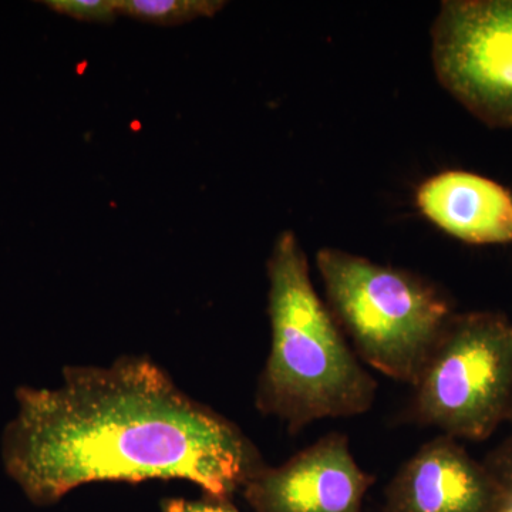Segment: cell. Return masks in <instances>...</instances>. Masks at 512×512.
Returning a JSON list of instances; mask_svg holds the SVG:
<instances>
[{"instance_id":"obj_13","label":"cell","mask_w":512,"mask_h":512,"mask_svg":"<svg viewBox=\"0 0 512 512\" xmlns=\"http://www.w3.org/2000/svg\"><path fill=\"white\" fill-rule=\"evenodd\" d=\"M498 512H512L511 508L510 507H505V510L503 511H498Z\"/></svg>"},{"instance_id":"obj_5","label":"cell","mask_w":512,"mask_h":512,"mask_svg":"<svg viewBox=\"0 0 512 512\" xmlns=\"http://www.w3.org/2000/svg\"><path fill=\"white\" fill-rule=\"evenodd\" d=\"M444 90L488 127L512 130V0H446L431 28Z\"/></svg>"},{"instance_id":"obj_15","label":"cell","mask_w":512,"mask_h":512,"mask_svg":"<svg viewBox=\"0 0 512 512\" xmlns=\"http://www.w3.org/2000/svg\"><path fill=\"white\" fill-rule=\"evenodd\" d=\"M508 420L512 421V409H511L510 419H508Z\"/></svg>"},{"instance_id":"obj_14","label":"cell","mask_w":512,"mask_h":512,"mask_svg":"<svg viewBox=\"0 0 512 512\" xmlns=\"http://www.w3.org/2000/svg\"><path fill=\"white\" fill-rule=\"evenodd\" d=\"M507 507H510V508H511V510H512V498H510V500H508V505H507Z\"/></svg>"},{"instance_id":"obj_4","label":"cell","mask_w":512,"mask_h":512,"mask_svg":"<svg viewBox=\"0 0 512 512\" xmlns=\"http://www.w3.org/2000/svg\"><path fill=\"white\" fill-rule=\"evenodd\" d=\"M414 414L451 439L490 437L512 409V325L500 313L453 315L414 384Z\"/></svg>"},{"instance_id":"obj_7","label":"cell","mask_w":512,"mask_h":512,"mask_svg":"<svg viewBox=\"0 0 512 512\" xmlns=\"http://www.w3.org/2000/svg\"><path fill=\"white\" fill-rule=\"evenodd\" d=\"M454 440L430 441L404 464L390 484V511L490 512L504 497L487 467Z\"/></svg>"},{"instance_id":"obj_9","label":"cell","mask_w":512,"mask_h":512,"mask_svg":"<svg viewBox=\"0 0 512 512\" xmlns=\"http://www.w3.org/2000/svg\"><path fill=\"white\" fill-rule=\"evenodd\" d=\"M225 5L224 0H116L119 16L158 26H177L195 19L212 18Z\"/></svg>"},{"instance_id":"obj_8","label":"cell","mask_w":512,"mask_h":512,"mask_svg":"<svg viewBox=\"0 0 512 512\" xmlns=\"http://www.w3.org/2000/svg\"><path fill=\"white\" fill-rule=\"evenodd\" d=\"M416 204L431 224L466 244L512 242V194L483 175L460 170L433 175L417 188Z\"/></svg>"},{"instance_id":"obj_1","label":"cell","mask_w":512,"mask_h":512,"mask_svg":"<svg viewBox=\"0 0 512 512\" xmlns=\"http://www.w3.org/2000/svg\"><path fill=\"white\" fill-rule=\"evenodd\" d=\"M6 471L37 504L99 481L184 480L227 501L266 466L237 424L147 357L74 366L56 389L20 387Z\"/></svg>"},{"instance_id":"obj_3","label":"cell","mask_w":512,"mask_h":512,"mask_svg":"<svg viewBox=\"0 0 512 512\" xmlns=\"http://www.w3.org/2000/svg\"><path fill=\"white\" fill-rule=\"evenodd\" d=\"M316 265L356 355L414 386L454 315L443 293L412 272L336 248L320 249Z\"/></svg>"},{"instance_id":"obj_11","label":"cell","mask_w":512,"mask_h":512,"mask_svg":"<svg viewBox=\"0 0 512 512\" xmlns=\"http://www.w3.org/2000/svg\"><path fill=\"white\" fill-rule=\"evenodd\" d=\"M504 497L512 498V439L497 448L484 463Z\"/></svg>"},{"instance_id":"obj_6","label":"cell","mask_w":512,"mask_h":512,"mask_svg":"<svg viewBox=\"0 0 512 512\" xmlns=\"http://www.w3.org/2000/svg\"><path fill=\"white\" fill-rule=\"evenodd\" d=\"M372 483L346 436L333 433L282 466L262 467L242 488L256 512H362Z\"/></svg>"},{"instance_id":"obj_2","label":"cell","mask_w":512,"mask_h":512,"mask_svg":"<svg viewBox=\"0 0 512 512\" xmlns=\"http://www.w3.org/2000/svg\"><path fill=\"white\" fill-rule=\"evenodd\" d=\"M271 352L256 407L291 431L312 421L366 413L377 384L343 338L313 286L308 258L292 231L275 239L268 259Z\"/></svg>"},{"instance_id":"obj_10","label":"cell","mask_w":512,"mask_h":512,"mask_svg":"<svg viewBox=\"0 0 512 512\" xmlns=\"http://www.w3.org/2000/svg\"><path fill=\"white\" fill-rule=\"evenodd\" d=\"M46 5L60 15L83 22L110 23L119 16L116 0H52Z\"/></svg>"},{"instance_id":"obj_12","label":"cell","mask_w":512,"mask_h":512,"mask_svg":"<svg viewBox=\"0 0 512 512\" xmlns=\"http://www.w3.org/2000/svg\"><path fill=\"white\" fill-rule=\"evenodd\" d=\"M164 512H238L224 500L207 498V500H184L174 498L163 504Z\"/></svg>"}]
</instances>
